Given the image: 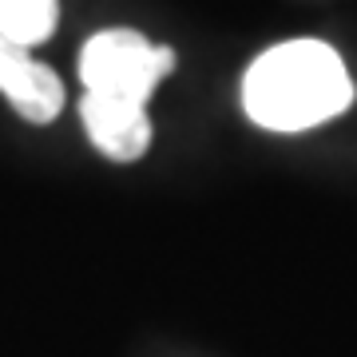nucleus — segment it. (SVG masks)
<instances>
[{
    "mask_svg": "<svg viewBox=\"0 0 357 357\" xmlns=\"http://www.w3.org/2000/svg\"><path fill=\"white\" fill-rule=\"evenodd\" d=\"M349 68L326 40H286L246 68L243 107L266 131H310L354 103Z\"/></svg>",
    "mask_w": 357,
    "mask_h": 357,
    "instance_id": "nucleus-1",
    "label": "nucleus"
},
{
    "mask_svg": "<svg viewBox=\"0 0 357 357\" xmlns=\"http://www.w3.org/2000/svg\"><path fill=\"white\" fill-rule=\"evenodd\" d=\"M175 52L135 28H103L79 48V79L88 96L147 107L159 79L171 76Z\"/></svg>",
    "mask_w": 357,
    "mask_h": 357,
    "instance_id": "nucleus-2",
    "label": "nucleus"
},
{
    "mask_svg": "<svg viewBox=\"0 0 357 357\" xmlns=\"http://www.w3.org/2000/svg\"><path fill=\"white\" fill-rule=\"evenodd\" d=\"M79 119H84L88 139L96 143L107 159H115V163H135V159H143V151L151 147V115H147V107L100 100V96H88V91H84V100H79Z\"/></svg>",
    "mask_w": 357,
    "mask_h": 357,
    "instance_id": "nucleus-4",
    "label": "nucleus"
},
{
    "mask_svg": "<svg viewBox=\"0 0 357 357\" xmlns=\"http://www.w3.org/2000/svg\"><path fill=\"white\" fill-rule=\"evenodd\" d=\"M60 24V0H0V36L16 48H36Z\"/></svg>",
    "mask_w": 357,
    "mask_h": 357,
    "instance_id": "nucleus-5",
    "label": "nucleus"
},
{
    "mask_svg": "<svg viewBox=\"0 0 357 357\" xmlns=\"http://www.w3.org/2000/svg\"><path fill=\"white\" fill-rule=\"evenodd\" d=\"M0 96L24 115L28 123H52L64 112V84L48 64L28 48H16L0 36Z\"/></svg>",
    "mask_w": 357,
    "mask_h": 357,
    "instance_id": "nucleus-3",
    "label": "nucleus"
}]
</instances>
